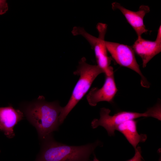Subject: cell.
Here are the masks:
<instances>
[{"label":"cell","instance_id":"cell-1","mask_svg":"<svg viewBox=\"0 0 161 161\" xmlns=\"http://www.w3.org/2000/svg\"><path fill=\"white\" fill-rule=\"evenodd\" d=\"M62 107L58 102H48L41 96L25 109L27 120L36 129L42 140L58 130L60 125L59 117Z\"/></svg>","mask_w":161,"mask_h":161},{"label":"cell","instance_id":"cell-2","mask_svg":"<svg viewBox=\"0 0 161 161\" xmlns=\"http://www.w3.org/2000/svg\"><path fill=\"white\" fill-rule=\"evenodd\" d=\"M102 143L97 140L84 145H69L56 141L51 135L43 140L35 161H89L90 155Z\"/></svg>","mask_w":161,"mask_h":161},{"label":"cell","instance_id":"cell-3","mask_svg":"<svg viewBox=\"0 0 161 161\" xmlns=\"http://www.w3.org/2000/svg\"><path fill=\"white\" fill-rule=\"evenodd\" d=\"M102 73H104V72L98 65L89 64L86 62L85 58H81L77 69L73 72L74 75H78L80 77L68 103L62 107L59 117L60 125L87 92L96 77Z\"/></svg>","mask_w":161,"mask_h":161},{"label":"cell","instance_id":"cell-4","mask_svg":"<svg viewBox=\"0 0 161 161\" xmlns=\"http://www.w3.org/2000/svg\"><path fill=\"white\" fill-rule=\"evenodd\" d=\"M97 29L99 33L98 37L90 34L81 27L74 28L73 32L74 35H81L87 41L94 51L97 65L103 71L106 76H110L114 74V72L112 67L110 66L111 59L108 56L105 44L107 25L99 23Z\"/></svg>","mask_w":161,"mask_h":161},{"label":"cell","instance_id":"cell-5","mask_svg":"<svg viewBox=\"0 0 161 161\" xmlns=\"http://www.w3.org/2000/svg\"><path fill=\"white\" fill-rule=\"evenodd\" d=\"M105 44L107 51L118 64L137 73L140 77L141 86L146 88L149 87L150 83L141 72L131 47L106 41Z\"/></svg>","mask_w":161,"mask_h":161},{"label":"cell","instance_id":"cell-6","mask_svg":"<svg viewBox=\"0 0 161 161\" xmlns=\"http://www.w3.org/2000/svg\"><path fill=\"white\" fill-rule=\"evenodd\" d=\"M110 110L103 108L100 111V118L95 119L91 123L93 129L99 126L104 127L110 136L115 135V131L117 127L124 122L131 120H135L141 117H151L150 111L148 109L144 113L123 111L118 112L113 115H110Z\"/></svg>","mask_w":161,"mask_h":161},{"label":"cell","instance_id":"cell-7","mask_svg":"<svg viewBox=\"0 0 161 161\" xmlns=\"http://www.w3.org/2000/svg\"><path fill=\"white\" fill-rule=\"evenodd\" d=\"M134 52L141 58L143 67L161 51V26H160L155 41H151L137 38L131 46Z\"/></svg>","mask_w":161,"mask_h":161},{"label":"cell","instance_id":"cell-8","mask_svg":"<svg viewBox=\"0 0 161 161\" xmlns=\"http://www.w3.org/2000/svg\"><path fill=\"white\" fill-rule=\"evenodd\" d=\"M112 7L113 10L118 9L121 12L135 31L137 38L141 37L143 34L146 33L148 31L146 28L143 22L144 16L150 11L148 6L141 5L138 11L134 12L126 9L119 3L115 2L112 4Z\"/></svg>","mask_w":161,"mask_h":161},{"label":"cell","instance_id":"cell-9","mask_svg":"<svg viewBox=\"0 0 161 161\" xmlns=\"http://www.w3.org/2000/svg\"><path fill=\"white\" fill-rule=\"evenodd\" d=\"M117 91L114 74L106 76L102 87L100 89L95 87L92 88L86 95V99L89 105L92 106H96L101 101L111 102Z\"/></svg>","mask_w":161,"mask_h":161},{"label":"cell","instance_id":"cell-10","mask_svg":"<svg viewBox=\"0 0 161 161\" xmlns=\"http://www.w3.org/2000/svg\"><path fill=\"white\" fill-rule=\"evenodd\" d=\"M24 117L22 112L11 105L0 107V131L9 138H13L15 136L14 127Z\"/></svg>","mask_w":161,"mask_h":161},{"label":"cell","instance_id":"cell-11","mask_svg":"<svg viewBox=\"0 0 161 161\" xmlns=\"http://www.w3.org/2000/svg\"><path fill=\"white\" fill-rule=\"evenodd\" d=\"M137 125V122L135 120H129L120 125L116 129L123 135L134 150L139 143L145 142L147 138L145 134H139Z\"/></svg>","mask_w":161,"mask_h":161},{"label":"cell","instance_id":"cell-12","mask_svg":"<svg viewBox=\"0 0 161 161\" xmlns=\"http://www.w3.org/2000/svg\"><path fill=\"white\" fill-rule=\"evenodd\" d=\"M135 153L134 156L131 159L126 161H142L143 158L141 155V147L137 146L135 149Z\"/></svg>","mask_w":161,"mask_h":161},{"label":"cell","instance_id":"cell-13","mask_svg":"<svg viewBox=\"0 0 161 161\" xmlns=\"http://www.w3.org/2000/svg\"><path fill=\"white\" fill-rule=\"evenodd\" d=\"M7 3L5 0H0V15L5 13L8 10Z\"/></svg>","mask_w":161,"mask_h":161},{"label":"cell","instance_id":"cell-14","mask_svg":"<svg viewBox=\"0 0 161 161\" xmlns=\"http://www.w3.org/2000/svg\"><path fill=\"white\" fill-rule=\"evenodd\" d=\"M93 161H100L96 158L95 155L94 154V158Z\"/></svg>","mask_w":161,"mask_h":161},{"label":"cell","instance_id":"cell-15","mask_svg":"<svg viewBox=\"0 0 161 161\" xmlns=\"http://www.w3.org/2000/svg\"><path fill=\"white\" fill-rule=\"evenodd\" d=\"M158 161H161V157H160V159H159Z\"/></svg>","mask_w":161,"mask_h":161},{"label":"cell","instance_id":"cell-16","mask_svg":"<svg viewBox=\"0 0 161 161\" xmlns=\"http://www.w3.org/2000/svg\"></svg>","mask_w":161,"mask_h":161}]
</instances>
